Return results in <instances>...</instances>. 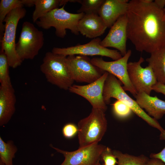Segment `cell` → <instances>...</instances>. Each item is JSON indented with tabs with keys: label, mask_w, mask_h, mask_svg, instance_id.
Segmentation results:
<instances>
[{
	"label": "cell",
	"mask_w": 165,
	"mask_h": 165,
	"mask_svg": "<svg viewBox=\"0 0 165 165\" xmlns=\"http://www.w3.org/2000/svg\"><path fill=\"white\" fill-rule=\"evenodd\" d=\"M105 0H79L81 6L77 11V13L85 14L98 13L101 6Z\"/></svg>",
	"instance_id": "obj_24"
},
{
	"label": "cell",
	"mask_w": 165,
	"mask_h": 165,
	"mask_svg": "<svg viewBox=\"0 0 165 165\" xmlns=\"http://www.w3.org/2000/svg\"><path fill=\"white\" fill-rule=\"evenodd\" d=\"M101 159L104 161L105 165H116L117 163L112 151L108 147H106L103 153Z\"/></svg>",
	"instance_id": "obj_27"
},
{
	"label": "cell",
	"mask_w": 165,
	"mask_h": 165,
	"mask_svg": "<svg viewBox=\"0 0 165 165\" xmlns=\"http://www.w3.org/2000/svg\"><path fill=\"white\" fill-rule=\"evenodd\" d=\"M0 165H5V164L2 162L0 161ZM26 165H28V163Z\"/></svg>",
	"instance_id": "obj_35"
},
{
	"label": "cell",
	"mask_w": 165,
	"mask_h": 165,
	"mask_svg": "<svg viewBox=\"0 0 165 165\" xmlns=\"http://www.w3.org/2000/svg\"><path fill=\"white\" fill-rule=\"evenodd\" d=\"M17 150L13 141L6 142L0 137V161L5 165H13V159Z\"/></svg>",
	"instance_id": "obj_22"
},
{
	"label": "cell",
	"mask_w": 165,
	"mask_h": 165,
	"mask_svg": "<svg viewBox=\"0 0 165 165\" xmlns=\"http://www.w3.org/2000/svg\"><path fill=\"white\" fill-rule=\"evenodd\" d=\"M64 6L44 15L35 23L38 27L44 29L54 28L56 35L60 38H63L65 36L67 29L70 30L72 33L78 35V23L85 14L69 13L64 9Z\"/></svg>",
	"instance_id": "obj_3"
},
{
	"label": "cell",
	"mask_w": 165,
	"mask_h": 165,
	"mask_svg": "<svg viewBox=\"0 0 165 165\" xmlns=\"http://www.w3.org/2000/svg\"><path fill=\"white\" fill-rule=\"evenodd\" d=\"M108 73L105 72L98 79L86 85L73 84L68 90L70 92L86 99L93 108L100 109L105 112L107 107L104 100L103 92L104 83Z\"/></svg>",
	"instance_id": "obj_13"
},
{
	"label": "cell",
	"mask_w": 165,
	"mask_h": 165,
	"mask_svg": "<svg viewBox=\"0 0 165 165\" xmlns=\"http://www.w3.org/2000/svg\"><path fill=\"white\" fill-rule=\"evenodd\" d=\"M103 97L106 105L110 103L111 98L122 101L130 108L132 112L150 126L157 129L160 132L163 130L157 120L149 116L139 106L136 101L125 92L116 77L109 73L104 83Z\"/></svg>",
	"instance_id": "obj_5"
},
{
	"label": "cell",
	"mask_w": 165,
	"mask_h": 165,
	"mask_svg": "<svg viewBox=\"0 0 165 165\" xmlns=\"http://www.w3.org/2000/svg\"><path fill=\"white\" fill-rule=\"evenodd\" d=\"M50 146L63 155L64 160L60 165H99L102 154L106 147L96 143L69 152L54 147L51 144Z\"/></svg>",
	"instance_id": "obj_8"
},
{
	"label": "cell",
	"mask_w": 165,
	"mask_h": 165,
	"mask_svg": "<svg viewBox=\"0 0 165 165\" xmlns=\"http://www.w3.org/2000/svg\"><path fill=\"white\" fill-rule=\"evenodd\" d=\"M77 127L79 148L98 143L107 129L105 112L92 108L89 115L79 122Z\"/></svg>",
	"instance_id": "obj_4"
},
{
	"label": "cell",
	"mask_w": 165,
	"mask_h": 165,
	"mask_svg": "<svg viewBox=\"0 0 165 165\" xmlns=\"http://www.w3.org/2000/svg\"><path fill=\"white\" fill-rule=\"evenodd\" d=\"M23 5L28 7H31L34 6V0H21Z\"/></svg>",
	"instance_id": "obj_33"
},
{
	"label": "cell",
	"mask_w": 165,
	"mask_h": 165,
	"mask_svg": "<svg viewBox=\"0 0 165 165\" xmlns=\"http://www.w3.org/2000/svg\"><path fill=\"white\" fill-rule=\"evenodd\" d=\"M107 28L100 16L96 14H85L78 24L79 33L93 39L103 35Z\"/></svg>",
	"instance_id": "obj_17"
},
{
	"label": "cell",
	"mask_w": 165,
	"mask_h": 165,
	"mask_svg": "<svg viewBox=\"0 0 165 165\" xmlns=\"http://www.w3.org/2000/svg\"><path fill=\"white\" fill-rule=\"evenodd\" d=\"M16 102L14 90L12 84L0 85V126L6 124L15 113Z\"/></svg>",
	"instance_id": "obj_16"
},
{
	"label": "cell",
	"mask_w": 165,
	"mask_h": 165,
	"mask_svg": "<svg viewBox=\"0 0 165 165\" xmlns=\"http://www.w3.org/2000/svg\"><path fill=\"white\" fill-rule=\"evenodd\" d=\"M146 59L152 69L157 82L165 84V46L150 53Z\"/></svg>",
	"instance_id": "obj_19"
},
{
	"label": "cell",
	"mask_w": 165,
	"mask_h": 165,
	"mask_svg": "<svg viewBox=\"0 0 165 165\" xmlns=\"http://www.w3.org/2000/svg\"><path fill=\"white\" fill-rule=\"evenodd\" d=\"M147 165H165V164L159 159L151 158L148 161Z\"/></svg>",
	"instance_id": "obj_31"
},
{
	"label": "cell",
	"mask_w": 165,
	"mask_h": 165,
	"mask_svg": "<svg viewBox=\"0 0 165 165\" xmlns=\"http://www.w3.org/2000/svg\"><path fill=\"white\" fill-rule=\"evenodd\" d=\"M131 53V50H128L121 58L113 61H107L98 57L93 58L90 61L95 66L117 78L123 84V90L129 91L135 97L137 93L129 79L127 67Z\"/></svg>",
	"instance_id": "obj_11"
},
{
	"label": "cell",
	"mask_w": 165,
	"mask_h": 165,
	"mask_svg": "<svg viewBox=\"0 0 165 165\" xmlns=\"http://www.w3.org/2000/svg\"><path fill=\"white\" fill-rule=\"evenodd\" d=\"M154 2L159 8L163 9L165 6V0H155Z\"/></svg>",
	"instance_id": "obj_32"
},
{
	"label": "cell",
	"mask_w": 165,
	"mask_h": 165,
	"mask_svg": "<svg viewBox=\"0 0 165 165\" xmlns=\"http://www.w3.org/2000/svg\"><path fill=\"white\" fill-rule=\"evenodd\" d=\"M21 0H1L0 2V41L3 37L5 29L3 24L7 15L13 9L23 7Z\"/></svg>",
	"instance_id": "obj_21"
},
{
	"label": "cell",
	"mask_w": 165,
	"mask_h": 165,
	"mask_svg": "<svg viewBox=\"0 0 165 165\" xmlns=\"http://www.w3.org/2000/svg\"><path fill=\"white\" fill-rule=\"evenodd\" d=\"M127 14L121 16L110 28L109 32L101 44L105 47L116 49L123 56L127 53L126 42L127 39Z\"/></svg>",
	"instance_id": "obj_14"
},
{
	"label": "cell",
	"mask_w": 165,
	"mask_h": 165,
	"mask_svg": "<svg viewBox=\"0 0 165 165\" xmlns=\"http://www.w3.org/2000/svg\"><path fill=\"white\" fill-rule=\"evenodd\" d=\"M62 132L65 138H71L78 134V127L73 123H67L63 127Z\"/></svg>",
	"instance_id": "obj_28"
},
{
	"label": "cell",
	"mask_w": 165,
	"mask_h": 165,
	"mask_svg": "<svg viewBox=\"0 0 165 165\" xmlns=\"http://www.w3.org/2000/svg\"><path fill=\"white\" fill-rule=\"evenodd\" d=\"M144 61V58L141 57L138 61L128 62L127 71L130 82L137 94L143 92L150 95L152 87L158 82L150 66L145 68L141 66Z\"/></svg>",
	"instance_id": "obj_12"
},
{
	"label": "cell",
	"mask_w": 165,
	"mask_h": 165,
	"mask_svg": "<svg viewBox=\"0 0 165 165\" xmlns=\"http://www.w3.org/2000/svg\"><path fill=\"white\" fill-rule=\"evenodd\" d=\"M135 98L139 106L144 109L149 116L156 120L161 119L165 115V101L159 99L156 96H151L141 92L138 93Z\"/></svg>",
	"instance_id": "obj_18"
},
{
	"label": "cell",
	"mask_w": 165,
	"mask_h": 165,
	"mask_svg": "<svg viewBox=\"0 0 165 165\" xmlns=\"http://www.w3.org/2000/svg\"><path fill=\"white\" fill-rule=\"evenodd\" d=\"M99 165H101L100 164ZM104 165H105L104 164Z\"/></svg>",
	"instance_id": "obj_36"
},
{
	"label": "cell",
	"mask_w": 165,
	"mask_h": 165,
	"mask_svg": "<svg viewBox=\"0 0 165 165\" xmlns=\"http://www.w3.org/2000/svg\"><path fill=\"white\" fill-rule=\"evenodd\" d=\"M160 139L165 140V129L160 132ZM150 158H156L159 159L165 164V146L160 152L157 153H151L150 156Z\"/></svg>",
	"instance_id": "obj_29"
},
{
	"label": "cell",
	"mask_w": 165,
	"mask_h": 165,
	"mask_svg": "<svg viewBox=\"0 0 165 165\" xmlns=\"http://www.w3.org/2000/svg\"><path fill=\"white\" fill-rule=\"evenodd\" d=\"M152 90L165 95V84L157 82L152 87Z\"/></svg>",
	"instance_id": "obj_30"
},
{
	"label": "cell",
	"mask_w": 165,
	"mask_h": 165,
	"mask_svg": "<svg viewBox=\"0 0 165 165\" xmlns=\"http://www.w3.org/2000/svg\"><path fill=\"white\" fill-rule=\"evenodd\" d=\"M128 0H105L98 15L107 28H110L121 16L126 14L128 10Z\"/></svg>",
	"instance_id": "obj_15"
},
{
	"label": "cell",
	"mask_w": 165,
	"mask_h": 165,
	"mask_svg": "<svg viewBox=\"0 0 165 165\" xmlns=\"http://www.w3.org/2000/svg\"><path fill=\"white\" fill-rule=\"evenodd\" d=\"M163 10L152 0L129 2L127 37L137 50L151 53L165 46Z\"/></svg>",
	"instance_id": "obj_1"
},
{
	"label": "cell",
	"mask_w": 165,
	"mask_h": 165,
	"mask_svg": "<svg viewBox=\"0 0 165 165\" xmlns=\"http://www.w3.org/2000/svg\"><path fill=\"white\" fill-rule=\"evenodd\" d=\"M67 58L74 81L89 84L100 78L105 72L94 65L86 56L72 55Z\"/></svg>",
	"instance_id": "obj_9"
},
{
	"label": "cell",
	"mask_w": 165,
	"mask_h": 165,
	"mask_svg": "<svg viewBox=\"0 0 165 165\" xmlns=\"http://www.w3.org/2000/svg\"><path fill=\"white\" fill-rule=\"evenodd\" d=\"M40 70L47 81L60 89L68 90L74 81L69 68L67 57L54 53H46Z\"/></svg>",
	"instance_id": "obj_2"
},
{
	"label": "cell",
	"mask_w": 165,
	"mask_h": 165,
	"mask_svg": "<svg viewBox=\"0 0 165 165\" xmlns=\"http://www.w3.org/2000/svg\"><path fill=\"white\" fill-rule=\"evenodd\" d=\"M44 44L43 32L32 23L28 21L24 22L15 46L16 53L21 61L34 59Z\"/></svg>",
	"instance_id": "obj_7"
},
{
	"label": "cell",
	"mask_w": 165,
	"mask_h": 165,
	"mask_svg": "<svg viewBox=\"0 0 165 165\" xmlns=\"http://www.w3.org/2000/svg\"><path fill=\"white\" fill-rule=\"evenodd\" d=\"M10 67L7 57L4 52H0V85L12 84L9 75Z\"/></svg>",
	"instance_id": "obj_25"
},
{
	"label": "cell",
	"mask_w": 165,
	"mask_h": 165,
	"mask_svg": "<svg viewBox=\"0 0 165 165\" xmlns=\"http://www.w3.org/2000/svg\"><path fill=\"white\" fill-rule=\"evenodd\" d=\"M26 12L23 7L15 9L8 13L4 21L5 29L0 41L1 50L6 54L10 67L13 68L20 66L23 62L16 52L15 39L18 22L25 16Z\"/></svg>",
	"instance_id": "obj_6"
},
{
	"label": "cell",
	"mask_w": 165,
	"mask_h": 165,
	"mask_svg": "<svg viewBox=\"0 0 165 165\" xmlns=\"http://www.w3.org/2000/svg\"><path fill=\"white\" fill-rule=\"evenodd\" d=\"M163 19L164 20H165V6L163 9Z\"/></svg>",
	"instance_id": "obj_34"
},
{
	"label": "cell",
	"mask_w": 165,
	"mask_h": 165,
	"mask_svg": "<svg viewBox=\"0 0 165 165\" xmlns=\"http://www.w3.org/2000/svg\"><path fill=\"white\" fill-rule=\"evenodd\" d=\"M68 2H75V0H34L35 9L33 13L32 20L35 23L44 15L60 6H65Z\"/></svg>",
	"instance_id": "obj_20"
},
{
	"label": "cell",
	"mask_w": 165,
	"mask_h": 165,
	"mask_svg": "<svg viewBox=\"0 0 165 165\" xmlns=\"http://www.w3.org/2000/svg\"><path fill=\"white\" fill-rule=\"evenodd\" d=\"M112 152L117 160V165H147L149 159L143 155L135 156L116 150Z\"/></svg>",
	"instance_id": "obj_23"
},
{
	"label": "cell",
	"mask_w": 165,
	"mask_h": 165,
	"mask_svg": "<svg viewBox=\"0 0 165 165\" xmlns=\"http://www.w3.org/2000/svg\"><path fill=\"white\" fill-rule=\"evenodd\" d=\"M101 40L99 38L93 39L84 44H79L72 46L60 48L54 47L53 53L67 57L72 55L85 56H101L109 57L115 61L122 57L118 50L109 49L102 46Z\"/></svg>",
	"instance_id": "obj_10"
},
{
	"label": "cell",
	"mask_w": 165,
	"mask_h": 165,
	"mask_svg": "<svg viewBox=\"0 0 165 165\" xmlns=\"http://www.w3.org/2000/svg\"><path fill=\"white\" fill-rule=\"evenodd\" d=\"M113 110L115 114L120 118L129 116L132 112L130 108L122 101L117 100L113 104Z\"/></svg>",
	"instance_id": "obj_26"
}]
</instances>
